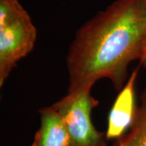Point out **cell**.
<instances>
[{
  "label": "cell",
  "mask_w": 146,
  "mask_h": 146,
  "mask_svg": "<svg viewBox=\"0 0 146 146\" xmlns=\"http://www.w3.org/2000/svg\"><path fill=\"white\" fill-rule=\"evenodd\" d=\"M145 58L146 9L142 0H115L76 33L67 58L68 92L94 86L103 78L120 90L128 65Z\"/></svg>",
  "instance_id": "6da1fadb"
},
{
  "label": "cell",
  "mask_w": 146,
  "mask_h": 146,
  "mask_svg": "<svg viewBox=\"0 0 146 146\" xmlns=\"http://www.w3.org/2000/svg\"><path fill=\"white\" fill-rule=\"evenodd\" d=\"M92 85H84L52 105L62 118L76 146H106V133L98 131L91 112L98 102L91 96Z\"/></svg>",
  "instance_id": "7a4b0ae2"
},
{
  "label": "cell",
  "mask_w": 146,
  "mask_h": 146,
  "mask_svg": "<svg viewBox=\"0 0 146 146\" xmlns=\"http://www.w3.org/2000/svg\"><path fill=\"white\" fill-rule=\"evenodd\" d=\"M36 29L23 6L0 19V86L22 58L33 49Z\"/></svg>",
  "instance_id": "3957f363"
},
{
  "label": "cell",
  "mask_w": 146,
  "mask_h": 146,
  "mask_svg": "<svg viewBox=\"0 0 146 146\" xmlns=\"http://www.w3.org/2000/svg\"><path fill=\"white\" fill-rule=\"evenodd\" d=\"M139 68L131 72L110 110L106 131L107 141H115L124 136L134 122L137 111L135 85Z\"/></svg>",
  "instance_id": "277c9868"
},
{
  "label": "cell",
  "mask_w": 146,
  "mask_h": 146,
  "mask_svg": "<svg viewBox=\"0 0 146 146\" xmlns=\"http://www.w3.org/2000/svg\"><path fill=\"white\" fill-rule=\"evenodd\" d=\"M39 112L41 124L31 146H76L62 118L52 106Z\"/></svg>",
  "instance_id": "5b68a950"
},
{
  "label": "cell",
  "mask_w": 146,
  "mask_h": 146,
  "mask_svg": "<svg viewBox=\"0 0 146 146\" xmlns=\"http://www.w3.org/2000/svg\"><path fill=\"white\" fill-rule=\"evenodd\" d=\"M141 99L142 103L140 107H137L136 117L130 129L110 146H146L145 93L143 94Z\"/></svg>",
  "instance_id": "8992f818"
},
{
  "label": "cell",
  "mask_w": 146,
  "mask_h": 146,
  "mask_svg": "<svg viewBox=\"0 0 146 146\" xmlns=\"http://www.w3.org/2000/svg\"><path fill=\"white\" fill-rule=\"evenodd\" d=\"M141 64H143V65H144V66H145V67L146 68V58L145 59V60H143V61H142V62H141ZM145 93L146 94V90L145 91Z\"/></svg>",
  "instance_id": "52a82bcc"
},
{
  "label": "cell",
  "mask_w": 146,
  "mask_h": 146,
  "mask_svg": "<svg viewBox=\"0 0 146 146\" xmlns=\"http://www.w3.org/2000/svg\"><path fill=\"white\" fill-rule=\"evenodd\" d=\"M142 2H143V4H144V6H145V7L146 9V0H142ZM145 59H144V60H145Z\"/></svg>",
  "instance_id": "ba28073f"
}]
</instances>
